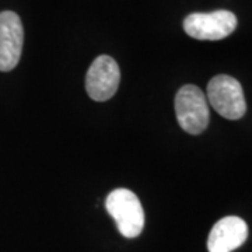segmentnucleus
<instances>
[{"label": "nucleus", "mask_w": 252, "mask_h": 252, "mask_svg": "<svg viewBox=\"0 0 252 252\" xmlns=\"http://www.w3.org/2000/svg\"><path fill=\"white\" fill-rule=\"evenodd\" d=\"M248 237V225L243 219L228 216L213 225L209 238V252H231L241 247Z\"/></svg>", "instance_id": "7"}, {"label": "nucleus", "mask_w": 252, "mask_h": 252, "mask_svg": "<svg viewBox=\"0 0 252 252\" xmlns=\"http://www.w3.org/2000/svg\"><path fill=\"white\" fill-rule=\"evenodd\" d=\"M207 101L217 114L230 121L241 119L247 111V102L240 81L227 74L215 76L209 81Z\"/></svg>", "instance_id": "2"}, {"label": "nucleus", "mask_w": 252, "mask_h": 252, "mask_svg": "<svg viewBox=\"0 0 252 252\" xmlns=\"http://www.w3.org/2000/svg\"><path fill=\"white\" fill-rule=\"evenodd\" d=\"M237 28V17L228 10L212 13H192L184 20V30L189 36L200 41H219L227 38Z\"/></svg>", "instance_id": "4"}, {"label": "nucleus", "mask_w": 252, "mask_h": 252, "mask_svg": "<svg viewBox=\"0 0 252 252\" xmlns=\"http://www.w3.org/2000/svg\"><path fill=\"white\" fill-rule=\"evenodd\" d=\"M119 81L121 70L118 63L108 55H99L87 72L86 90L94 101H108L115 95Z\"/></svg>", "instance_id": "5"}, {"label": "nucleus", "mask_w": 252, "mask_h": 252, "mask_svg": "<svg viewBox=\"0 0 252 252\" xmlns=\"http://www.w3.org/2000/svg\"><path fill=\"white\" fill-rule=\"evenodd\" d=\"M180 126L189 135H200L209 125V105L205 93L196 86H184L175 97Z\"/></svg>", "instance_id": "3"}, {"label": "nucleus", "mask_w": 252, "mask_h": 252, "mask_svg": "<svg viewBox=\"0 0 252 252\" xmlns=\"http://www.w3.org/2000/svg\"><path fill=\"white\" fill-rule=\"evenodd\" d=\"M105 207L124 237L135 238L143 231L144 210L132 190L125 188L112 190L105 199Z\"/></svg>", "instance_id": "1"}, {"label": "nucleus", "mask_w": 252, "mask_h": 252, "mask_svg": "<svg viewBox=\"0 0 252 252\" xmlns=\"http://www.w3.org/2000/svg\"><path fill=\"white\" fill-rule=\"evenodd\" d=\"M24 44L23 23L14 11L0 13V72L13 70L20 62Z\"/></svg>", "instance_id": "6"}]
</instances>
